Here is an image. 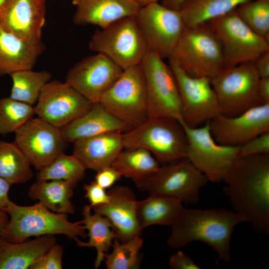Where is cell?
<instances>
[{
    "label": "cell",
    "instance_id": "2e32d148",
    "mask_svg": "<svg viewBox=\"0 0 269 269\" xmlns=\"http://www.w3.org/2000/svg\"><path fill=\"white\" fill-rule=\"evenodd\" d=\"M14 133V142L38 170L63 152L67 143L59 128L38 117L30 119Z\"/></svg>",
    "mask_w": 269,
    "mask_h": 269
},
{
    "label": "cell",
    "instance_id": "d6986e66",
    "mask_svg": "<svg viewBox=\"0 0 269 269\" xmlns=\"http://www.w3.org/2000/svg\"><path fill=\"white\" fill-rule=\"evenodd\" d=\"M46 0H5L0 6V26L27 40H41Z\"/></svg>",
    "mask_w": 269,
    "mask_h": 269
},
{
    "label": "cell",
    "instance_id": "4316f807",
    "mask_svg": "<svg viewBox=\"0 0 269 269\" xmlns=\"http://www.w3.org/2000/svg\"><path fill=\"white\" fill-rule=\"evenodd\" d=\"M92 207L90 205H86L82 209V220L79 221L88 233L89 237L87 242L80 241L78 238L75 241L79 247L94 248L97 251V256L94 262V267L98 269L105 256L112 246L113 241L117 238L116 234L112 229V226L106 217L99 214L91 213Z\"/></svg>",
    "mask_w": 269,
    "mask_h": 269
},
{
    "label": "cell",
    "instance_id": "9c48e42d",
    "mask_svg": "<svg viewBox=\"0 0 269 269\" xmlns=\"http://www.w3.org/2000/svg\"><path fill=\"white\" fill-rule=\"evenodd\" d=\"M99 103L133 128L145 122L148 119L146 86L140 64L124 70Z\"/></svg>",
    "mask_w": 269,
    "mask_h": 269
},
{
    "label": "cell",
    "instance_id": "836d02e7",
    "mask_svg": "<svg viewBox=\"0 0 269 269\" xmlns=\"http://www.w3.org/2000/svg\"><path fill=\"white\" fill-rule=\"evenodd\" d=\"M143 240L137 235L127 242L121 243L114 239L113 250L106 254L104 261L108 269H135L139 268V253Z\"/></svg>",
    "mask_w": 269,
    "mask_h": 269
},
{
    "label": "cell",
    "instance_id": "d6a6232c",
    "mask_svg": "<svg viewBox=\"0 0 269 269\" xmlns=\"http://www.w3.org/2000/svg\"><path fill=\"white\" fill-rule=\"evenodd\" d=\"M86 168L73 154H59L49 164L38 170L37 181L64 180L76 186L85 176Z\"/></svg>",
    "mask_w": 269,
    "mask_h": 269
},
{
    "label": "cell",
    "instance_id": "d4e9b609",
    "mask_svg": "<svg viewBox=\"0 0 269 269\" xmlns=\"http://www.w3.org/2000/svg\"><path fill=\"white\" fill-rule=\"evenodd\" d=\"M56 242L54 235L11 243L0 237V269H27Z\"/></svg>",
    "mask_w": 269,
    "mask_h": 269
},
{
    "label": "cell",
    "instance_id": "bcb514c9",
    "mask_svg": "<svg viewBox=\"0 0 269 269\" xmlns=\"http://www.w3.org/2000/svg\"><path fill=\"white\" fill-rule=\"evenodd\" d=\"M8 221L9 218L7 213L5 210L0 209V237Z\"/></svg>",
    "mask_w": 269,
    "mask_h": 269
},
{
    "label": "cell",
    "instance_id": "83f0119b",
    "mask_svg": "<svg viewBox=\"0 0 269 269\" xmlns=\"http://www.w3.org/2000/svg\"><path fill=\"white\" fill-rule=\"evenodd\" d=\"M76 186L64 180L37 181L30 187L28 196L38 200L49 210L62 214H73L71 199Z\"/></svg>",
    "mask_w": 269,
    "mask_h": 269
},
{
    "label": "cell",
    "instance_id": "cb8c5ba5",
    "mask_svg": "<svg viewBox=\"0 0 269 269\" xmlns=\"http://www.w3.org/2000/svg\"><path fill=\"white\" fill-rule=\"evenodd\" d=\"M45 48L41 40H24L0 26V76L32 69Z\"/></svg>",
    "mask_w": 269,
    "mask_h": 269
},
{
    "label": "cell",
    "instance_id": "30bf717a",
    "mask_svg": "<svg viewBox=\"0 0 269 269\" xmlns=\"http://www.w3.org/2000/svg\"><path fill=\"white\" fill-rule=\"evenodd\" d=\"M207 23L221 43L225 68L253 62L269 51V41L251 30L236 9Z\"/></svg>",
    "mask_w": 269,
    "mask_h": 269
},
{
    "label": "cell",
    "instance_id": "5b68a950",
    "mask_svg": "<svg viewBox=\"0 0 269 269\" xmlns=\"http://www.w3.org/2000/svg\"><path fill=\"white\" fill-rule=\"evenodd\" d=\"M123 138L125 148L145 149L163 164L186 158V134L182 124L174 119L148 118L123 133Z\"/></svg>",
    "mask_w": 269,
    "mask_h": 269
},
{
    "label": "cell",
    "instance_id": "44dd1931",
    "mask_svg": "<svg viewBox=\"0 0 269 269\" xmlns=\"http://www.w3.org/2000/svg\"><path fill=\"white\" fill-rule=\"evenodd\" d=\"M74 23L104 28L121 18L135 16L140 6L134 0H72Z\"/></svg>",
    "mask_w": 269,
    "mask_h": 269
},
{
    "label": "cell",
    "instance_id": "f35d334b",
    "mask_svg": "<svg viewBox=\"0 0 269 269\" xmlns=\"http://www.w3.org/2000/svg\"><path fill=\"white\" fill-rule=\"evenodd\" d=\"M85 197L90 203L92 208L95 206L107 203L110 201V195L105 189L95 181L83 186Z\"/></svg>",
    "mask_w": 269,
    "mask_h": 269
},
{
    "label": "cell",
    "instance_id": "7bdbcfd3",
    "mask_svg": "<svg viewBox=\"0 0 269 269\" xmlns=\"http://www.w3.org/2000/svg\"><path fill=\"white\" fill-rule=\"evenodd\" d=\"M11 184L0 177V209L5 210L10 200L8 193Z\"/></svg>",
    "mask_w": 269,
    "mask_h": 269
},
{
    "label": "cell",
    "instance_id": "8992f818",
    "mask_svg": "<svg viewBox=\"0 0 269 269\" xmlns=\"http://www.w3.org/2000/svg\"><path fill=\"white\" fill-rule=\"evenodd\" d=\"M89 48L106 55L123 70L139 64L148 49L134 16L121 18L96 30Z\"/></svg>",
    "mask_w": 269,
    "mask_h": 269
},
{
    "label": "cell",
    "instance_id": "9a60e30c",
    "mask_svg": "<svg viewBox=\"0 0 269 269\" xmlns=\"http://www.w3.org/2000/svg\"><path fill=\"white\" fill-rule=\"evenodd\" d=\"M93 103L66 81L48 82L34 108L39 119L58 128L69 124L87 111Z\"/></svg>",
    "mask_w": 269,
    "mask_h": 269
},
{
    "label": "cell",
    "instance_id": "c3c4849f",
    "mask_svg": "<svg viewBox=\"0 0 269 269\" xmlns=\"http://www.w3.org/2000/svg\"><path fill=\"white\" fill-rule=\"evenodd\" d=\"M5 0H0V6Z\"/></svg>",
    "mask_w": 269,
    "mask_h": 269
},
{
    "label": "cell",
    "instance_id": "ab89813d",
    "mask_svg": "<svg viewBox=\"0 0 269 269\" xmlns=\"http://www.w3.org/2000/svg\"><path fill=\"white\" fill-rule=\"evenodd\" d=\"M120 173L112 165L104 167L97 171L95 181L105 189L111 188L121 179Z\"/></svg>",
    "mask_w": 269,
    "mask_h": 269
},
{
    "label": "cell",
    "instance_id": "4fadbf2b",
    "mask_svg": "<svg viewBox=\"0 0 269 269\" xmlns=\"http://www.w3.org/2000/svg\"><path fill=\"white\" fill-rule=\"evenodd\" d=\"M134 18L148 49L168 58L185 28L179 10L152 3L140 7Z\"/></svg>",
    "mask_w": 269,
    "mask_h": 269
},
{
    "label": "cell",
    "instance_id": "60d3db41",
    "mask_svg": "<svg viewBox=\"0 0 269 269\" xmlns=\"http://www.w3.org/2000/svg\"><path fill=\"white\" fill-rule=\"evenodd\" d=\"M168 264L171 269H200L193 260L181 251L170 256Z\"/></svg>",
    "mask_w": 269,
    "mask_h": 269
},
{
    "label": "cell",
    "instance_id": "f1b7e54d",
    "mask_svg": "<svg viewBox=\"0 0 269 269\" xmlns=\"http://www.w3.org/2000/svg\"><path fill=\"white\" fill-rule=\"evenodd\" d=\"M111 165L122 176L131 179L137 187L160 166L154 156L142 148L123 149Z\"/></svg>",
    "mask_w": 269,
    "mask_h": 269
},
{
    "label": "cell",
    "instance_id": "277c9868",
    "mask_svg": "<svg viewBox=\"0 0 269 269\" xmlns=\"http://www.w3.org/2000/svg\"><path fill=\"white\" fill-rule=\"evenodd\" d=\"M168 59L187 75L210 80L225 68L221 43L207 23L185 27Z\"/></svg>",
    "mask_w": 269,
    "mask_h": 269
},
{
    "label": "cell",
    "instance_id": "7a4b0ae2",
    "mask_svg": "<svg viewBox=\"0 0 269 269\" xmlns=\"http://www.w3.org/2000/svg\"><path fill=\"white\" fill-rule=\"evenodd\" d=\"M242 222H246L245 218L233 210L183 207L171 226L167 244L177 249L194 241L201 242L214 249L218 255V262L227 263L231 260L232 233L236 226Z\"/></svg>",
    "mask_w": 269,
    "mask_h": 269
},
{
    "label": "cell",
    "instance_id": "74e56055",
    "mask_svg": "<svg viewBox=\"0 0 269 269\" xmlns=\"http://www.w3.org/2000/svg\"><path fill=\"white\" fill-rule=\"evenodd\" d=\"M263 153L269 154V132L256 136L241 146L238 157Z\"/></svg>",
    "mask_w": 269,
    "mask_h": 269
},
{
    "label": "cell",
    "instance_id": "e575fe53",
    "mask_svg": "<svg viewBox=\"0 0 269 269\" xmlns=\"http://www.w3.org/2000/svg\"><path fill=\"white\" fill-rule=\"evenodd\" d=\"M34 115V108L31 105L9 97L0 99V134L14 133Z\"/></svg>",
    "mask_w": 269,
    "mask_h": 269
},
{
    "label": "cell",
    "instance_id": "d590c367",
    "mask_svg": "<svg viewBox=\"0 0 269 269\" xmlns=\"http://www.w3.org/2000/svg\"><path fill=\"white\" fill-rule=\"evenodd\" d=\"M235 9L251 30L269 41V0H251Z\"/></svg>",
    "mask_w": 269,
    "mask_h": 269
},
{
    "label": "cell",
    "instance_id": "f6af8a7d",
    "mask_svg": "<svg viewBox=\"0 0 269 269\" xmlns=\"http://www.w3.org/2000/svg\"><path fill=\"white\" fill-rule=\"evenodd\" d=\"M189 0H161V4L171 9L179 10Z\"/></svg>",
    "mask_w": 269,
    "mask_h": 269
},
{
    "label": "cell",
    "instance_id": "681fc988",
    "mask_svg": "<svg viewBox=\"0 0 269 269\" xmlns=\"http://www.w3.org/2000/svg\"></svg>",
    "mask_w": 269,
    "mask_h": 269
},
{
    "label": "cell",
    "instance_id": "ee69618b",
    "mask_svg": "<svg viewBox=\"0 0 269 269\" xmlns=\"http://www.w3.org/2000/svg\"><path fill=\"white\" fill-rule=\"evenodd\" d=\"M259 96L264 104L269 103V77L260 78L258 85Z\"/></svg>",
    "mask_w": 269,
    "mask_h": 269
},
{
    "label": "cell",
    "instance_id": "ba28073f",
    "mask_svg": "<svg viewBox=\"0 0 269 269\" xmlns=\"http://www.w3.org/2000/svg\"><path fill=\"white\" fill-rule=\"evenodd\" d=\"M146 86L148 118L181 120V102L178 84L169 66L149 49L140 63Z\"/></svg>",
    "mask_w": 269,
    "mask_h": 269
},
{
    "label": "cell",
    "instance_id": "e0dca14e",
    "mask_svg": "<svg viewBox=\"0 0 269 269\" xmlns=\"http://www.w3.org/2000/svg\"><path fill=\"white\" fill-rule=\"evenodd\" d=\"M123 70L106 55L97 53L73 65L66 82L91 103H98Z\"/></svg>",
    "mask_w": 269,
    "mask_h": 269
},
{
    "label": "cell",
    "instance_id": "5bb4252c",
    "mask_svg": "<svg viewBox=\"0 0 269 269\" xmlns=\"http://www.w3.org/2000/svg\"><path fill=\"white\" fill-rule=\"evenodd\" d=\"M181 102V120L188 127H201L221 114L220 108L210 80L187 75L171 61Z\"/></svg>",
    "mask_w": 269,
    "mask_h": 269
},
{
    "label": "cell",
    "instance_id": "ffe728a7",
    "mask_svg": "<svg viewBox=\"0 0 269 269\" xmlns=\"http://www.w3.org/2000/svg\"><path fill=\"white\" fill-rule=\"evenodd\" d=\"M108 203L93 207L95 213L105 216L110 221L117 238L121 243L140 235V229L137 218L135 195L126 186L111 187L108 192Z\"/></svg>",
    "mask_w": 269,
    "mask_h": 269
},
{
    "label": "cell",
    "instance_id": "603a6c76",
    "mask_svg": "<svg viewBox=\"0 0 269 269\" xmlns=\"http://www.w3.org/2000/svg\"><path fill=\"white\" fill-rule=\"evenodd\" d=\"M124 148L123 133L112 132L77 140L73 154L86 169L97 171L111 165Z\"/></svg>",
    "mask_w": 269,
    "mask_h": 269
},
{
    "label": "cell",
    "instance_id": "4dcf8cb0",
    "mask_svg": "<svg viewBox=\"0 0 269 269\" xmlns=\"http://www.w3.org/2000/svg\"><path fill=\"white\" fill-rule=\"evenodd\" d=\"M30 166L14 141L0 140V177L11 184L23 183L33 177Z\"/></svg>",
    "mask_w": 269,
    "mask_h": 269
},
{
    "label": "cell",
    "instance_id": "484cf974",
    "mask_svg": "<svg viewBox=\"0 0 269 269\" xmlns=\"http://www.w3.org/2000/svg\"><path fill=\"white\" fill-rule=\"evenodd\" d=\"M182 204L177 198L160 194H150L137 201L136 214L140 229L154 225L171 226L183 208Z\"/></svg>",
    "mask_w": 269,
    "mask_h": 269
},
{
    "label": "cell",
    "instance_id": "7c38bea8",
    "mask_svg": "<svg viewBox=\"0 0 269 269\" xmlns=\"http://www.w3.org/2000/svg\"><path fill=\"white\" fill-rule=\"evenodd\" d=\"M181 123L188 140L186 158L209 181H222L230 167L238 157L240 146H229L216 142L208 123L194 128Z\"/></svg>",
    "mask_w": 269,
    "mask_h": 269
},
{
    "label": "cell",
    "instance_id": "b9f144b4",
    "mask_svg": "<svg viewBox=\"0 0 269 269\" xmlns=\"http://www.w3.org/2000/svg\"><path fill=\"white\" fill-rule=\"evenodd\" d=\"M253 63L260 78L269 77V51L260 55Z\"/></svg>",
    "mask_w": 269,
    "mask_h": 269
},
{
    "label": "cell",
    "instance_id": "8fae6325",
    "mask_svg": "<svg viewBox=\"0 0 269 269\" xmlns=\"http://www.w3.org/2000/svg\"><path fill=\"white\" fill-rule=\"evenodd\" d=\"M209 181L206 176L184 158L163 164L137 187L149 195L160 194L180 199L182 203L194 204L199 200V191Z\"/></svg>",
    "mask_w": 269,
    "mask_h": 269
},
{
    "label": "cell",
    "instance_id": "f546056e",
    "mask_svg": "<svg viewBox=\"0 0 269 269\" xmlns=\"http://www.w3.org/2000/svg\"><path fill=\"white\" fill-rule=\"evenodd\" d=\"M251 0H189L179 8L185 27L207 23Z\"/></svg>",
    "mask_w": 269,
    "mask_h": 269
},
{
    "label": "cell",
    "instance_id": "3957f363",
    "mask_svg": "<svg viewBox=\"0 0 269 269\" xmlns=\"http://www.w3.org/2000/svg\"><path fill=\"white\" fill-rule=\"evenodd\" d=\"M5 211L10 219L0 238L9 242L20 243L31 237L45 235H64L74 241L87 236L79 221L71 222L68 214L50 212L39 202L22 206L10 201Z\"/></svg>",
    "mask_w": 269,
    "mask_h": 269
},
{
    "label": "cell",
    "instance_id": "7402d4cb",
    "mask_svg": "<svg viewBox=\"0 0 269 269\" xmlns=\"http://www.w3.org/2000/svg\"><path fill=\"white\" fill-rule=\"evenodd\" d=\"M133 128L107 111L99 103H93L81 116L61 128L60 131L67 143L103 134L125 133Z\"/></svg>",
    "mask_w": 269,
    "mask_h": 269
},
{
    "label": "cell",
    "instance_id": "52a82bcc",
    "mask_svg": "<svg viewBox=\"0 0 269 269\" xmlns=\"http://www.w3.org/2000/svg\"><path fill=\"white\" fill-rule=\"evenodd\" d=\"M260 77L253 62L224 68L210 80L221 114L238 116L264 103L258 91Z\"/></svg>",
    "mask_w": 269,
    "mask_h": 269
},
{
    "label": "cell",
    "instance_id": "6da1fadb",
    "mask_svg": "<svg viewBox=\"0 0 269 269\" xmlns=\"http://www.w3.org/2000/svg\"><path fill=\"white\" fill-rule=\"evenodd\" d=\"M223 190L233 211L254 230L269 233V154L238 157L224 176Z\"/></svg>",
    "mask_w": 269,
    "mask_h": 269
},
{
    "label": "cell",
    "instance_id": "1f68e13d",
    "mask_svg": "<svg viewBox=\"0 0 269 269\" xmlns=\"http://www.w3.org/2000/svg\"><path fill=\"white\" fill-rule=\"evenodd\" d=\"M10 75L12 86L9 97L31 105L37 102L42 89L52 77L48 71L32 69L18 71Z\"/></svg>",
    "mask_w": 269,
    "mask_h": 269
},
{
    "label": "cell",
    "instance_id": "8d00e7d4",
    "mask_svg": "<svg viewBox=\"0 0 269 269\" xmlns=\"http://www.w3.org/2000/svg\"><path fill=\"white\" fill-rule=\"evenodd\" d=\"M63 248L55 244L49 250L36 261L29 268L30 269H62Z\"/></svg>",
    "mask_w": 269,
    "mask_h": 269
},
{
    "label": "cell",
    "instance_id": "ac0fdd59",
    "mask_svg": "<svg viewBox=\"0 0 269 269\" xmlns=\"http://www.w3.org/2000/svg\"><path fill=\"white\" fill-rule=\"evenodd\" d=\"M208 123L216 142L239 147L256 136L269 132V103L256 106L235 117L220 114Z\"/></svg>",
    "mask_w": 269,
    "mask_h": 269
},
{
    "label": "cell",
    "instance_id": "7dc6e473",
    "mask_svg": "<svg viewBox=\"0 0 269 269\" xmlns=\"http://www.w3.org/2000/svg\"><path fill=\"white\" fill-rule=\"evenodd\" d=\"M135 1L140 7L146 5L147 4L158 2L159 0H134Z\"/></svg>",
    "mask_w": 269,
    "mask_h": 269
}]
</instances>
